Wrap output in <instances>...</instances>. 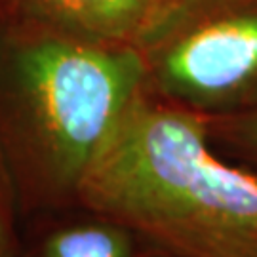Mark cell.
Instances as JSON below:
<instances>
[{
	"instance_id": "1",
	"label": "cell",
	"mask_w": 257,
	"mask_h": 257,
	"mask_svg": "<svg viewBox=\"0 0 257 257\" xmlns=\"http://www.w3.org/2000/svg\"><path fill=\"white\" fill-rule=\"evenodd\" d=\"M143 88L136 46L0 8V156L21 221L80 204L86 175Z\"/></svg>"
},
{
	"instance_id": "2",
	"label": "cell",
	"mask_w": 257,
	"mask_h": 257,
	"mask_svg": "<svg viewBox=\"0 0 257 257\" xmlns=\"http://www.w3.org/2000/svg\"><path fill=\"white\" fill-rule=\"evenodd\" d=\"M80 204L185 257H257V172L221 158L202 116L147 88L103 147Z\"/></svg>"
},
{
	"instance_id": "3",
	"label": "cell",
	"mask_w": 257,
	"mask_h": 257,
	"mask_svg": "<svg viewBox=\"0 0 257 257\" xmlns=\"http://www.w3.org/2000/svg\"><path fill=\"white\" fill-rule=\"evenodd\" d=\"M136 48L158 99L204 120L257 110V0H164Z\"/></svg>"
},
{
	"instance_id": "4",
	"label": "cell",
	"mask_w": 257,
	"mask_h": 257,
	"mask_svg": "<svg viewBox=\"0 0 257 257\" xmlns=\"http://www.w3.org/2000/svg\"><path fill=\"white\" fill-rule=\"evenodd\" d=\"M143 248L136 230L84 204L21 221L19 257H141Z\"/></svg>"
},
{
	"instance_id": "5",
	"label": "cell",
	"mask_w": 257,
	"mask_h": 257,
	"mask_svg": "<svg viewBox=\"0 0 257 257\" xmlns=\"http://www.w3.org/2000/svg\"><path fill=\"white\" fill-rule=\"evenodd\" d=\"M164 0H0V8L99 44L138 46Z\"/></svg>"
},
{
	"instance_id": "6",
	"label": "cell",
	"mask_w": 257,
	"mask_h": 257,
	"mask_svg": "<svg viewBox=\"0 0 257 257\" xmlns=\"http://www.w3.org/2000/svg\"><path fill=\"white\" fill-rule=\"evenodd\" d=\"M211 145L230 158L257 166V110L206 120Z\"/></svg>"
},
{
	"instance_id": "7",
	"label": "cell",
	"mask_w": 257,
	"mask_h": 257,
	"mask_svg": "<svg viewBox=\"0 0 257 257\" xmlns=\"http://www.w3.org/2000/svg\"><path fill=\"white\" fill-rule=\"evenodd\" d=\"M21 255V217L16 191L0 156V257Z\"/></svg>"
},
{
	"instance_id": "8",
	"label": "cell",
	"mask_w": 257,
	"mask_h": 257,
	"mask_svg": "<svg viewBox=\"0 0 257 257\" xmlns=\"http://www.w3.org/2000/svg\"><path fill=\"white\" fill-rule=\"evenodd\" d=\"M141 257H185V255L172 253V251H166V249H160V248H155V246L145 244V248L141 251Z\"/></svg>"
}]
</instances>
